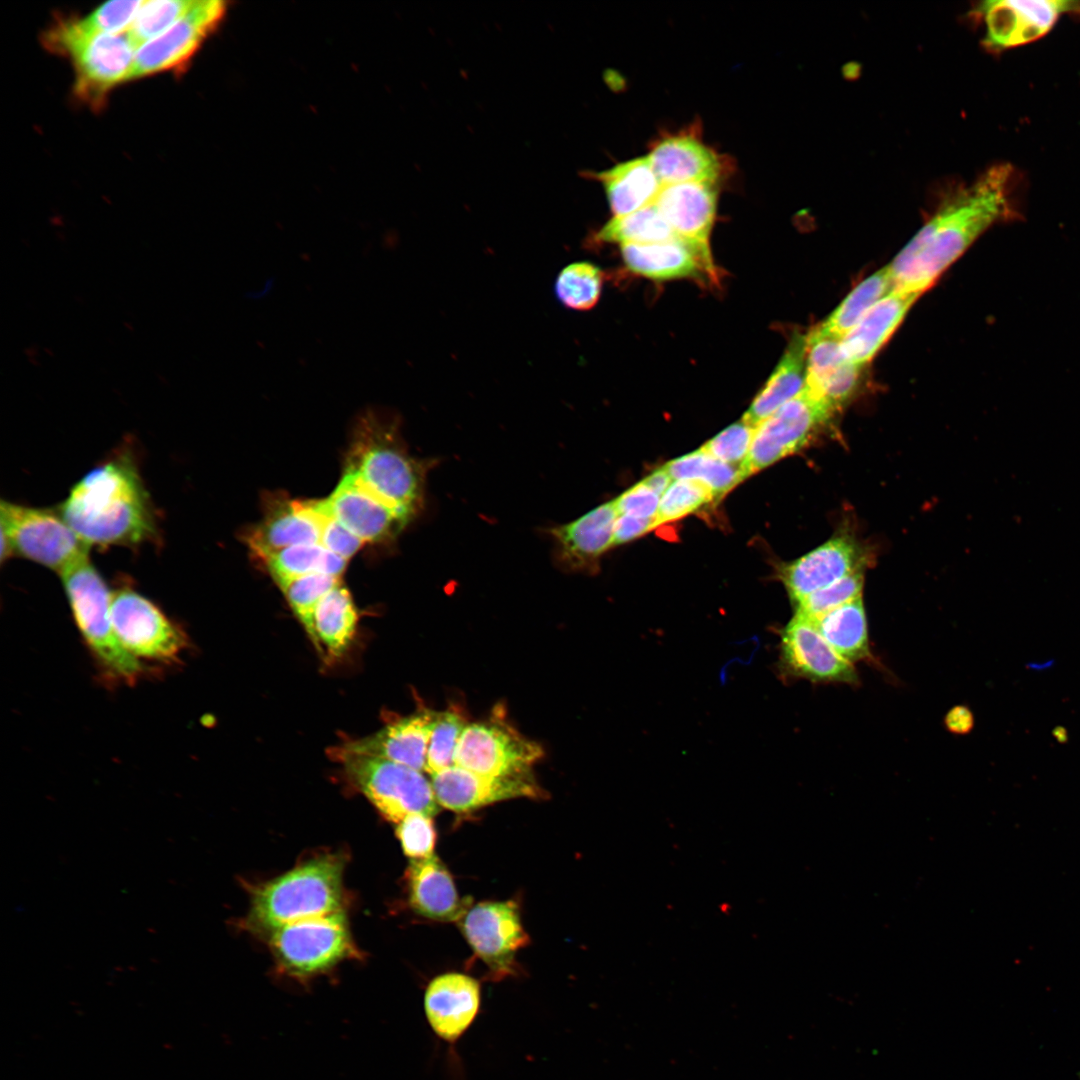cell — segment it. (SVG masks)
Wrapping results in <instances>:
<instances>
[{"label": "cell", "mask_w": 1080, "mask_h": 1080, "mask_svg": "<svg viewBox=\"0 0 1080 1080\" xmlns=\"http://www.w3.org/2000/svg\"><path fill=\"white\" fill-rule=\"evenodd\" d=\"M1015 170L993 165L948 191L934 214L888 264L893 289L921 295L988 228L1013 215Z\"/></svg>", "instance_id": "obj_1"}, {"label": "cell", "mask_w": 1080, "mask_h": 1080, "mask_svg": "<svg viewBox=\"0 0 1080 1080\" xmlns=\"http://www.w3.org/2000/svg\"><path fill=\"white\" fill-rule=\"evenodd\" d=\"M58 511L88 547H136L158 537L150 495L129 453H118L88 471Z\"/></svg>", "instance_id": "obj_2"}, {"label": "cell", "mask_w": 1080, "mask_h": 1080, "mask_svg": "<svg viewBox=\"0 0 1080 1080\" xmlns=\"http://www.w3.org/2000/svg\"><path fill=\"white\" fill-rule=\"evenodd\" d=\"M345 472L411 516L421 505L426 464L408 454L395 424L374 409L358 419Z\"/></svg>", "instance_id": "obj_3"}, {"label": "cell", "mask_w": 1080, "mask_h": 1080, "mask_svg": "<svg viewBox=\"0 0 1080 1080\" xmlns=\"http://www.w3.org/2000/svg\"><path fill=\"white\" fill-rule=\"evenodd\" d=\"M341 858L325 855L255 889L250 924L270 932L283 925L343 911Z\"/></svg>", "instance_id": "obj_4"}, {"label": "cell", "mask_w": 1080, "mask_h": 1080, "mask_svg": "<svg viewBox=\"0 0 1080 1080\" xmlns=\"http://www.w3.org/2000/svg\"><path fill=\"white\" fill-rule=\"evenodd\" d=\"M73 619L104 677L134 685L146 672L119 642L111 621L112 591L86 557L60 575Z\"/></svg>", "instance_id": "obj_5"}, {"label": "cell", "mask_w": 1080, "mask_h": 1080, "mask_svg": "<svg viewBox=\"0 0 1080 1080\" xmlns=\"http://www.w3.org/2000/svg\"><path fill=\"white\" fill-rule=\"evenodd\" d=\"M42 42L70 59L74 93L93 109L103 106L113 88L131 80L136 49L126 33H86L71 18L54 23L43 33Z\"/></svg>", "instance_id": "obj_6"}, {"label": "cell", "mask_w": 1080, "mask_h": 1080, "mask_svg": "<svg viewBox=\"0 0 1080 1080\" xmlns=\"http://www.w3.org/2000/svg\"><path fill=\"white\" fill-rule=\"evenodd\" d=\"M351 782L389 821L399 823L411 814L439 812L431 782L411 767L364 754L337 749Z\"/></svg>", "instance_id": "obj_7"}, {"label": "cell", "mask_w": 1080, "mask_h": 1080, "mask_svg": "<svg viewBox=\"0 0 1080 1080\" xmlns=\"http://www.w3.org/2000/svg\"><path fill=\"white\" fill-rule=\"evenodd\" d=\"M1 536L13 555L49 568L59 575L88 557L89 547L63 519L58 509L1 501Z\"/></svg>", "instance_id": "obj_8"}, {"label": "cell", "mask_w": 1080, "mask_h": 1080, "mask_svg": "<svg viewBox=\"0 0 1080 1080\" xmlns=\"http://www.w3.org/2000/svg\"><path fill=\"white\" fill-rule=\"evenodd\" d=\"M111 621L124 649L136 660L173 665L189 645L184 629L153 601L124 587L112 591Z\"/></svg>", "instance_id": "obj_9"}, {"label": "cell", "mask_w": 1080, "mask_h": 1080, "mask_svg": "<svg viewBox=\"0 0 1080 1080\" xmlns=\"http://www.w3.org/2000/svg\"><path fill=\"white\" fill-rule=\"evenodd\" d=\"M269 934L279 967L297 978L324 972L355 953L343 911L289 923Z\"/></svg>", "instance_id": "obj_10"}, {"label": "cell", "mask_w": 1080, "mask_h": 1080, "mask_svg": "<svg viewBox=\"0 0 1080 1080\" xmlns=\"http://www.w3.org/2000/svg\"><path fill=\"white\" fill-rule=\"evenodd\" d=\"M833 414L803 388L755 427L749 454L740 466L744 479L807 446Z\"/></svg>", "instance_id": "obj_11"}, {"label": "cell", "mask_w": 1080, "mask_h": 1080, "mask_svg": "<svg viewBox=\"0 0 1080 1080\" xmlns=\"http://www.w3.org/2000/svg\"><path fill=\"white\" fill-rule=\"evenodd\" d=\"M543 753L538 743L496 714L489 720L465 726L454 764L481 775L508 776L531 771Z\"/></svg>", "instance_id": "obj_12"}, {"label": "cell", "mask_w": 1080, "mask_h": 1080, "mask_svg": "<svg viewBox=\"0 0 1080 1080\" xmlns=\"http://www.w3.org/2000/svg\"><path fill=\"white\" fill-rule=\"evenodd\" d=\"M1080 12L1068 0H989L977 4L972 17L984 25L983 47L999 53L1038 40L1065 14Z\"/></svg>", "instance_id": "obj_13"}, {"label": "cell", "mask_w": 1080, "mask_h": 1080, "mask_svg": "<svg viewBox=\"0 0 1080 1080\" xmlns=\"http://www.w3.org/2000/svg\"><path fill=\"white\" fill-rule=\"evenodd\" d=\"M225 11L223 1L196 0L184 17L136 50L131 80L183 68L221 22Z\"/></svg>", "instance_id": "obj_14"}, {"label": "cell", "mask_w": 1080, "mask_h": 1080, "mask_svg": "<svg viewBox=\"0 0 1080 1080\" xmlns=\"http://www.w3.org/2000/svg\"><path fill=\"white\" fill-rule=\"evenodd\" d=\"M465 938L495 977L513 973L515 955L528 942L513 901L481 902L461 919Z\"/></svg>", "instance_id": "obj_15"}, {"label": "cell", "mask_w": 1080, "mask_h": 1080, "mask_svg": "<svg viewBox=\"0 0 1080 1080\" xmlns=\"http://www.w3.org/2000/svg\"><path fill=\"white\" fill-rule=\"evenodd\" d=\"M718 198L719 183L686 182L664 185L654 202L675 235L693 248L715 277L709 239Z\"/></svg>", "instance_id": "obj_16"}, {"label": "cell", "mask_w": 1080, "mask_h": 1080, "mask_svg": "<svg viewBox=\"0 0 1080 1080\" xmlns=\"http://www.w3.org/2000/svg\"><path fill=\"white\" fill-rule=\"evenodd\" d=\"M431 784L438 804L455 812H466L512 798L544 796L531 771L508 776H486L454 764L432 774Z\"/></svg>", "instance_id": "obj_17"}, {"label": "cell", "mask_w": 1080, "mask_h": 1080, "mask_svg": "<svg viewBox=\"0 0 1080 1080\" xmlns=\"http://www.w3.org/2000/svg\"><path fill=\"white\" fill-rule=\"evenodd\" d=\"M325 502L330 514L364 542L392 539L412 517L381 499L349 472Z\"/></svg>", "instance_id": "obj_18"}, {"label": "cell", "mask_w": 1080, "mask_h": 1080, "mask_svg": "<svg viewBox=\"0 0 1080 1080\" xmlns=\"http://www.w3.org/2000/svg\"><path fill=\"white\" fill-rule=\"evenodd\" d=\"M647 156L663 186L720 183L729 168L728 160L702 140L696 124L660 136L651 144Z\"/></svg>", "instance_id": "obj_19"}, {"label": "cell", "mask_w": 1080, "mask_h": 1080, "mask_svg": "<svg viewBox=\"0 0 1080 1080\" xmlns=\"http://www.w3.org/2000/svg\"><path fill=\"white\" fill-rule=\"evenodd\" d=\"M329 516L325 500H278L247 533L246 542L260 559L291 546L321 544Z\"/></svg>", "instance_id": "obj_20"}, {"label": "cell", "mask_w": 1080, "mask_h": 1080, "mask_svg": "<svg viewBox=\"0 0 1080 1080\" xmlns=\"http://www.w3.org/2000/svg\"><path fill=\"white\" fill-rule=\"evenodd\" d=\"M782 659L785 667L814 682L855 683L853 664L840 656L824 639L814 621L796 613L782 632Z\"/></svg>", "instance_id": "obj_21"}, {"label": "cell", "mask_w": 1080, "mask_h": 1080, "mask_svg": "<svg viewBox=\"0 0 1080 1080\" xmlns=\"http://www.w3.org/2000/svg\"><path fill=\"white\" fill-rule=\"evenodd\" d=\"M804 389L832 412H836L854 394L861 367L847 359L840 338L818 326L807 335Z\"/></svg>", "instance_id": "obj_22"}, {"label": "cell", "mask_w": 1080, "mask_h": 1080, "mask_svg": "<svg viewBox=\"0 0 1080 1080\" xmlns=\"http://www.w3.org/2000/svg\"><path fill=\"white\" fill-rule=\"evenodd\" d=\"M864 561L857 543L848 535H839L789 564L783 570V581L797 604L807 595L863 570Z\"/></svg>", "instance_id": "obj_23"}, {"label": "cell", "mask_w": 1080, "mask_h": 1080, "mask_svg": "<svg viewBox=\"0 0 1080 1080\" xmlns=\"http://www.w3.org/2000/svg\"><path fill=\"white\" fill-rule=\"evenodd\" d=\"M481 1002L479 982L462 973L435 977L424 996L426 1019L442 1040L455 1042L474 1022Z\"/></svg>", "instance_id": "obj_24"}, {"label": "cell", "mask_w": 1080, "mask_h": 1080, "mask_svg": "<svg viewBox=\"0 0 1080 1080\" xmlns=\"http://www.w3.org/2000/svg\"><path fill=\"white\" fill-rule=\"evenodd\" d=\"M434 716V711L424 709L391 722L372 735L346 743L341 749L426 771Z\"/></svg>", "instance_id": "obj_25"}, {"label": "cell", "mask_w": 1080, "mask_h": 1080, "mask_svg": "<svg viewBox=\"0 0 1080 1080\" xmlns=\"http://www.w3.org/2000/svg\"><path fill=\"white\" fill-rule=\"evenodd\" d=\"M618 513L614 501L604 503L567 524L550 530L560 563L568 569L591 568L613 546Z\"/></svg>", "instance_id": "obj_26"}, {"label": "cell", "mask_w": 1080, "mask_h": 1080, "mask_svg": "<svg viewBox=\"0 0 1080 1080\" xmlns=\"http://www.w3.org/2000/svg\"><path fill=\"white\" fill-rule=\"evenodd\" d=\"M919 294L893 289L877 302L840 340L849 361L870 362L903 321Z\"/></svg>", "instance_id": "obj_27"}, {"label": "cell", "mask_w": 1080, "mask_h": 1080, "mask_svg": "<svg viewBox=\"0 0 1080 1080\" xmlns=\"http://www.w3.org/2000/svg\"><path fill=\"white\" fill-rule=\"evenodd\" d=\"M409 901L420 915L438 921L461 920L469 903L457 893L453 878L432 854L412 859L408 869Z\"/></svg>", "instance_id": "obj_28"}, {"label": "cell", "mask_w": 1080, "mask_h": 1080, "mask_svg": "<svg viewBox=\"0 0 1080 1080\" xmlns=\"http://www.w3.org/2000/svg\"><path fill=\"white\" fill-rule=\"evenodd\" d=\"M621 253L630 271L652 280L700 278L703 274L710 280H716L693 248L678 238L655 243L624 244L621 245Z\"/></svg>", "instance_id": "obj_29"}, {"label": "cell", "mask_w": 1080, "mask_h": 1080, "mask_svg": "<svg viewBox=\"0 0 1080 1080\" xmlns=\"http://www.w3.org/2000/svg\"><path fill=\"white\" fill-rule=\"evenodd\" d=\"M591 177L602 184L614 217L653 204L663 187L647 155L591 173Z\"/></svg>", "instance_id": "obj_30"}, {"label": "cell", "mask_w": 1080, "mask_h": 1080, "mask_svg": "<svg viewBox=\"0 0 1080 1080\" xmlns=\"http://www.w3.org/2000/svg\"><path fill=\"white\" fill-rule=\"evenodd\" d=\"M806 347V335L792 338L776 369L744 414V422L756 427L803 390Z\"/></svg>", "instance_id": "obj_31"}, {"label": "cell", "mask_w": 1080, "mask_h": 1080, "mask_svg": "<svg viewBox=\"0 0 1080 1080\" xmlns=\"http://www.w3.org/2000/svg\"><path fill=\"white\" fill-rule=\"evenodd\" d=\"M813 621L829 645L850 663L869 657L867 620L862 597Z\"/></svg>", "instance_id": "obj_32"}, {"label": "cell", "mask_w": 1080, "mask_h": 1080, "mask_svg": "<svg viewBox=\"0 0 1080 1080\" xmlns=\"http://www.w3.org/2000/svg\"><path fill=\"white\" fill-rule=\"evenodd\" d=\"M358 615L350 592L338 585L326 594L314 611L317 639L334 657L348 648L356 631Z\"/></svg>", "instance_id": "obj_33"}, {"label": "cell", "mask_w": 1080, "mask_h": 1080, "mask_svg": "<svg viewBox=\"0 0 1080 1080\" xmlns=\"http://www.w3.org/2000/svg\"><path fill=\"white\" fill-rule=\"evenodd\" d=\"M280 586L310 573L341 577L347 560L321 544L296 545L281 549L261 559Z\"/></svg>", "instance_id": "obj_34"}, {"label": "cell", "mask_w": 1080, "mask_h": 1080, "mask_svg": "<svg viewBox=\"0 0 1080 1080\" xmlns=\"http://www.w3.org/2000/svg\"><path fill=\"white\" fill-rule=\"evenodd\" d=\"M893 290L888 265L877 270L854 287L818 327L842 338L883 297Z\"/></svg>", "instance_id": "obj_35"}, {"label": "cell", "mask_w": 1080, "mask_h": 1080, "mask_svg": "<svg viewBox=\"0 0 1080 1080\" xmlns=\"http://www.w3.org/2000/svg\"><path fill=\"white\" fill-rule=\"evenodd\" d=\"M678 238L655 203L633 213L612 217L597 232L604 243L645 244ZM679 239V238H678Z\"/></svg>", "instance_id": "obj_36"}, {"label": "cell", "mask_w": 1080, "mask_h": 1080, "mask_svg": "<svg viewBox=\"0 0 1080 1080\" xmlns=\"http://www.w3.org/2000/svg\"><path fill=\"white\" fill-rule=\"evenodd\" d=\"M672 479L705 484L719 498L744 480L740 466L723 462L701 448L664 465Z\"/></svg>", "instance_id": "obj_37"}, {"label": "cell", "mask_w": 1080, "mask_h": 1080, "mask_svg": "<svg viewBox=\"0 0 1080 1080\" xmlns=\"http://www.w3.org/2000/svg\"><path fill=\"white\" fill-rule=\"evenodd\" d=\"M340 584V577L310 573L280 585L290 607L320 652L321 645L314 629V611L322 598Z\"/></svg>", "instance_id": "obj_38"}, {"label": "cell", "mask_w": 1080, "mask_h": 1080, "mask_svg": "<svg viewBox=\"0 0 1080 1080\" xmlns=\"http://www.w3.org/2000/svg\"><path fill=\"white\" fill-rule=\"evenodd\" d=\"M603 284L601 270L589 262H574L564 267L555 282V293L566 307L586 311L596 305Z\"/></svg>", "instance_id": "obj_39"}, {"label": "cell", "mask_w": 1080, "mask_h": 1080, "mask_svg": "<svg viewBox=\"0 0 1080 1080\" xmlns=\"http://www.w3.org/2000/svg\"><path fill=\"white\" fill-rule=\"evenodd\" d=\"M196 0H144L134 22L126 32L137 50L158 37L184 17Z\"/></svg>", "instance_id": "obj_40"}, {"label": "cell", "mask_w": 1080, "mask_h": 1080, "mask_svg": "<svg viewBox=\"0 0 1080 1080\" xmlns=\"http://www.w3.org/2000/svg\"><path fill=\"white\" fill-rule=\"evenodd\" d=\"M467 724L456 710L435 712L427 749L426 771L430 775L454 765L455 751Z\"/></svg>", "instance_id": "obj_41"}, {"label": "cell", "mask_w": 1080, "mask_h": 1080, "mask_svg": "<svg viewBox=\"0 0 1080 1080\" xmlns=\"http://www.w3.org/2000/svg\"><path fill=\"white\" fill-rule=\"evenodd\" d=\"M714 498L710 488L701 482L674 480L660 498L656 526L683 518Z\"/></svg>", "instance_id": "obj_42"}, {"label": "cell", "mask_w": 1080, "mask_h": 1080, "mask_svg": "<svg viewBox=\"0 0 1080 1080\" xmlns=\"http://www.w3.org/2000/svg\"><path fill=\"white\" fill-rule=\"evenodd\" d=\"M864 584L863 571H855L842 579L819 589L797 603V613L810 619L862 597Z\"/></svg>", "instance_id": "obj_43"}, {"label": "cell", "mask_w": 1080, "mask_h": 1080, "mask_svg": "<svg viewBox=\"0 0 1080 1080\" xmlns=\"http://www.w3.org/2000/svg\"><path fill=\"white\" fill-rule=\"evenodd\" d=\"M143 0L109 1L82 18L73 19L83 32L93 34H125L134 22Z\"/></svg>", "instance_id": "obj_44"}, {"label": "cell", "mask_w": 1080, "mask_h": 1080, "mask_svg": "<svg viewBox=\"0 0 1080 1080\" xmlns=\"http://www.w3.org/2000/svg\"><path fill=\"white\" fill-rule=\"evenodd\" d=\"M754 431L755 427L741 420L707 441L701 449L723 462L741 466L749 454Z\"/></svg>", "instance_id": "obj_45"}, {"label": "cell", "mask_w": 1080, "mask_h": 1080, "mask_svg": "<svg viewBox=\"0 0 1080 1080\" xmlns=\"http://www.w3.org/2000/svg\"><path fill=\"white\" fill-rule=\"evenodd\" d=\"M397 836L404 853L412 859H422L433 854L436 831L430 816L411 814L398 823Z\"/></svg>", "instance_id": "obj_46"}, {"label": "cell", "mask_w": 1080, "mask_h": 1080, "mask_svg": "<svg viewBox=\"0 0 1080 1080\" xmlns=\"http://www.w3.org/2000/svg\"><path fill=\"white\" fill-rule=\"evenodd\" d=\"M613 501L618 515L653 518L658 512L660 496L641 481Z\"/></svg>", "instance_id": "obj_47"}, {"label": "cell", "mask_w": 1080, "mask_h": 1080, "mask_svg": "<svg viewBox=\"0 0 1080 1080\" xmlns=\"http://www.w3.org/2000/svg\"><path fill=\"white\" fill-rule=\"evenodd\" d=\"M365 542L336 520L331 514L327 518L321 537V545L327 550L348 560Z\"/></svg>", "instance_id": "obj_48"}, {"label": "cell", "mask_w": 1080, "mask_h": 1080, "mask_svg": "<svg viewBox=\"0 0 1080 1080\" xmlns=\"http://www.w3.org/2000/svg\"><path fill=\"white\" fill-rule=\"evenodd\" d=\"M656 527V517L640 518L618 515L614 525L613 545L629 542Z\"/></svg>", "instance_id": "obj_49"}, {"label": "cell", "mask_w": 1080, "mask_h": 1080, "mask_svg": "<svg viewBox=\"0 0 1080 1080\" xmlns=\"http://www.w3.org/2000/svg\"><path fill=\"white\" fill-rule=\"evenodd\" d=\"M946 727L953 733H967L973 726V716L964 706H956L946 715Z\"/></svg>", "instance_id": "obj_50"}, {"label": "cell", "mask_w": 1080, "mask_h": 1080, "mask_svg": "<svg viewBox=\"0 0 1080 1080\" xmlns=\"http://www.w3.org/2000/svg\"><path fill=\"white\" fill-rule=\"evenodd\" d=\"M642 482L661 498L672 483V478L663 466L654 470Z\"/></svg>", "instance_id": "obj_51"}]
</instances>
